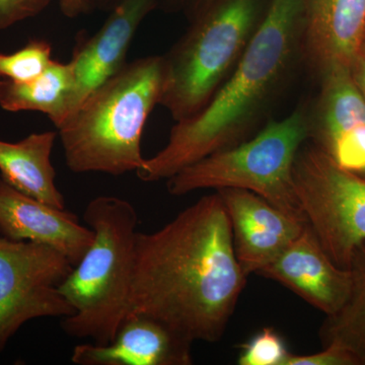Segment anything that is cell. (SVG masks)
<instances>
[{
    "label": "cell",
    "mask_w": 365,
    "mask_h": 365,
    "mask_svg": "<svg viewBox=\"0 0 365 365\" xmlns=\"http://www.w3.org/2000/svg\"><path fill=\"white\" fill-rule=\"evenodd\" d=\"M248 276L235 257L217 191L150 234L136 237L128 314H143L195 342L222 339Z\"/></svg>",
    "instance_id": "6da1fadb"
},
{
    "label": "cell",
    "mask_w": 365,
    "mask_h": 365,
    "mask_svg": "<svg viewBox=\"0 0 365 365\" xmlns=\"http://www.w3.org/2000/svg\"><path fill=\"white\" fill-rule=\"evenodd\" d=\"M304 6L306 0H269L232 74L203 110L177 122L165 148L136 170L139 180L170 179L201 158L250 138L302 56Z\"/></svg>",
    "instance_id": "7a4b0ae2"
},
{
    "label": "cell",
    "mask_w": 365,
    "mask_h": 365,
    "mask_svg": "<svg viewBox=\"0 0 365 365\" xmlns=\"http://www.w3.org/2000/svg\"><path fill=\"white\" fill-rule=\"evenodd\" d=\"M163 56L127 63L93 91L58 128L68 169L121 176L143 165L141 136L160 105Z\"/></svg>",
    "instance_id": "3957f363"
},
{
    "label": "cell",
    "mask_w": 365,
    "mask_h": 365,
    "mask_svg": "<svg viewBox=\"0 0 365 365\" xmlns=\"http://www.w3.org/2000/svg\"><path fill=\"white\" fill-rule=\"evenodd\" d=\"M83 220L95 237L60 285L73 309L61 328L72 338L106 345L129 314L138 215L125 199L98 196L86 206Z\"/></svg>",
    "instance_id": "277c9868"
},
{
    "label": "cell",
    "mask_w": 365,
    "mask_h": 365,
    "mask_svg": "<svg viewBox=\"0 0 365 365\" xmlns=\"http://www.w3.org/2000/svg\"><path fill=\"white\" fill-rule=\"evenodd\" d=\"M266 0H218L163 58L160 105L175 121L195 116L232 74L267 9Z\"/></svg>",
    "instance_id": "5b68a950"
},
{
    "label": "cell",
    "mask_w": 365,
    "mask_h": 365,
    "mask_svg": "<svg viewBox=\"0 0 365 365\" xmlns=\"http://www.w3.org/2000/svg\"><path fill=\"white\" fill-rule=\"evenodd\" d=\"M309 139V114L297 109L247 140L184 168L168 179V191L182 196L202 189L247 190L307 222L295 191L294 165Z\"/></svg>",
    "instance_id": "8992f818"
},
{
    "label": "cell",
    "mask_w": 365,
    "mask_h": 365,
    "mask_svg": "<svg viewBox=\"0 0 365 365\" xmlns=\"http://www.w3.org/2000/svg\"><path fill=\"white\" fill-rule=\"evenodd\" d=\"M294 181L307 225L334 263L348 269L365 242V177L307 141L295 158Z\"/></svg>",
    "instance_id": "52a82bcc"
},
{
    "label": "cell",
    "mask_w": 365,
    "mask_h": 365,
    "mask_svg": "<svg viewBox=\"0 0 365 365\" xmlns=\"http://www.w3.org/2000/svg\"><path fill=\"white\" fill-rule=\"evenodd\" d=\"M72 269L51 247L0 237V353L29 321L73 314L59 290Z\"/></svg>",
    "instance_id": "ba28073f"
},
{
    "label": "cell",
    "mask_w": 365,
    "mask_h": 365,
    "mask_svg": "<svg viewBox=\"0 0 365 365\" xmlns=\"http://www.w3.org/2000/svg\"><path fill=\"white\" fill-rule=\"evenodd\" d=\"M309 120V140L343 169L365 177V101L350 68L327 72Z\"/></svg>",
    "instance_id": "9c48e42d"
},
{
    "label": "cell",
    "mask_w": 365,
    "mask_h": 365,
    "mask_svg": "<svg viewBox=\"0 0 365 365\" xmlns=\"http://www.w3.org/2000/svg\"><path fill=\"white\" fill-rule=\"evenodd\" d=\"M222 196L235 257L247 276L259 274L302 234L307 222L287 215L253 192L216 190Z\"/></svg>",
    "instance_id": "30bf717a"
},
{
    "label": "cell",
    "mask_w": 365,
    "mask_h": 365,
    "mask_svg": "<svg viewBox=\"0 0 365 365\" xmlns=\"http://www.w3.org/2000/svg\"><path fill=\"white\" fill-rule=\"evenodd\" d=\"M258 275L277 281L326 317L343 307L352 283L349 269L334 263L307 223L302 234Z\"/></svg>",
    "instance_id": "8fae6325"
},
{
    "label": "cell",
    "mask_w": 365,
    "mask_h": 365,
    "mask_svg": "<svg viewBox=\"0 0 365 365\" xmlns=\"http://www.w3.org/2000/svg\"><path fill=\"white\" fill-rule=\"evenodd\" d=\"M0 237L51 247L76 266L95 234L74 213L26 196L0 177Z\"/></svg>",
    "instance_id": "7c38bea8"
},
{
    "label": "cell",
    "mask_w": 365,
    "mask_h": 365,
    "mask_svg": "<svg viewBox=\"0 0 365 365\" xmlns=\"http://www.w3.org/2000/svg\"><path fill=\"white\" fill-rule=\"evenodd\" d=\"M365 35V0H306L302 53L319 76L350 68Z\"/></svg>",
    "instance_id": "4fadbf2b"
},
{
    "label": "cell",
    "mask_w": 365,
    "mask_h": 365,
    "mask_svg": "<svg viewBox=\"0 0 365 365\" xmlns=\"http://www.w3.org/2000/svg\"><path fill=\"white\" fill-rule=\"evenodd\" d=\"M193 342L143 314H128L108 344H81L71 355L78 365H191Z\"/></svg>",
    "instance_id": "5bb4252c"
},
{
    "label": "cell",
    "mask_w": 365,
    "mask_h": 365,
    "mask_svg": "<svg viewBox=\"0 0 365 365\" xmlns=\"http://www.w3.org/2000/svg\"><path fill=\"white\" fill-rule=\"evenodd\" d=\"M158 2L120 0L102 28L79 43L71 60L76 73L73 112L93 91L126 66V55L132 40Z\"/></svg>",
    "instance_id": "9a60e30c"
},
{
    "label": "cell",
    "mask_w": 365,
    "mask_h": 365,
    "mask_svg": "<svg viewBox=\"0 0 365 365\" xmlns=\"http://www.w3.org/2000/svg\"><path fill=\"white\" fill-rule=\"evenodd\" d=\"M58 133H32L19 143L0 140V177L13 188L53 207L66 209L57 188L51 153Z\"/></svg>",
    "instance_id": "2e32d148"
},
{
    "label": "cell",
    "mask_w": 365,
    "mask_h": 365,
    "mask_svg": "<svg viewBox=\"0 0 365 365\" xmlns=\"http://www.w3.org/2000/svg\"><path fill=\"white\" fill-rule=\"evenodd\" d=\"M74 91L73 63L52 60L49 66L32 81H0V107L9 112L43 113L58 129L73 112Z\"/></svg>",
    "instance_id": "e0dca14e"
},
{
    "label": "cell",
    "mask_w": 365,
    "mask_h": 365,
    "mask_svg": "<svg viewBox=\"0 0 365 365\" xmlns=\"http://www.w3.org/2000/svg\"><path fill=\"white\" fill-rule=\"evenodd\" d=\"M351 288L337 313L327 316L319 329L323 347L338 346L365 365V242L353 252L349 264Z\"/></svg>",
    "instance_id": "ac0fdd59"
},
{
    "label": "cell",
    "mask_w": 365,
    "mask_h": 365,
    "mask_svg": "<svg viewBox=\"0 0 365 365\" xmlns=\"http://www.w3.org/2000/svg\"><path fill=\"white\" fill-rule=\"evenodd\" d=\"M51 54L50 43L38 39L11 54L0 53V78L16 83L32 81L51 63Z\"/></svg>",
    "instance_id": "d6986e66"
},
{
    "label": "cell",
    "mask_w": 365,
    "mask_h": 365,
    "mask_svg": "<svg viewBox=\"0 0 365 365\" xmlns=\"http://www.w3.org/2000/svg\"><path fill=\"white\" fill-rule=\"evenodd\" d=\"M288 351L284 340L272 328L262 329L242 346L240 365H284Z\"/></svg>",
    "instance_id": "ffe728a7"
},
{
    "label": "cell",
    "mask_w": 365,
    "mask_h": 365,
    "mask_svg": "<svg viewBox=\"0 0 365 365\" xmlns=\"http://www.w3.org/2000/svg\"><path fill=\"white\" fill-rule=\"evenodd\" d=\"M51 2L52 0H0V30L38 16Z\"/></svg>",
    "instance_id": "44dd1931"
},
{
    "label": "cell",
    "mask_w": 365,
    "mask_h": 365,
    "mask_svg": "<svg viewBox=\"0 0 365 365\" xmlns=\"http://www.w3.org/2000/svg\"><path fill=\"white\" fill-rule=\"evenodd\" d=\"M284 365H359V360L351 353L338 346H325L319 352L309 355H295L290 353Z\"/></svg>",
    "instance_id": "7402d4cb"
},
{
    "label": "cell",
    "mask_w": 365,
    "mask_h": 365,
    "mask_svg": "<svg viewBox=\"0 0 365 365\" xmlns=\"http://www.w3.org/2000/svg\"><path fill=\"white\" fill-rule=\"evenodd\" d=\"M62 14L67 18H78L91 9L90 0H58Z\"/></svg>",
    "instance_id": "603a6c76"
},
{
    "label": "cell",
    "mask_w": 365,
    "mask_h": 365,
    "mask_svg": "<svg viewBox=\"0 0 365 365\" xmlns=\"http://www.w3.org/2000/svg\"><path fill=\"white\" fill-rule=\"evenodd\" d=\"M353 81L365 101V58L361 55L355 58L350 67Z\"/></svg>",
    "instance_id": "cb8c5ba5"
},
{
    "label": "cell",
    "mask_w": 365,
    "mask_h": 365,
    "mask_svg": "<svg viewBox=\"0 0 365 365\" xmlns=\"http://www.w3.org/2000/svg\"><path fill=\"white\" fill-rule=\"evenodd\" d=\"M218 0H190L189 14L191 21L200 16L209 7L212 6Z\"/></svg>",
    "instance_id": "d4e9b609"
},
{
    "label": "cell",
    "mask_w": 365,
    "mask_h": 365,
    "mask_svg": "<svg viewBox=\"0 0 365 365\" xmlns=\"http://www.w3.org/2000/svg\"><path fill=\"white\" fill-rule=\"evenodd\" d=\"M120 0H90L91 6H116Z\"/></svg>",
    "instance_id": "484cf974"
},
{
    "label": "cell",
    "mask_w": 365,
    "mask_h": 365,
    "mask_svg": "<svg viewBox=\"0 0 365 365\" xmlns=\"http://www.w3.org/2000/svg\"><path fill=\"white\" fill-rule=\"evenodd\" d=\"M186 1L188 0H165V4L170 7H180L184 6Z\"/></svg>",
    "instance_id": "4316f807"
},
{
    "label": "cell",
    "mask_w": 365,
    "mask_h": 365,
    "mask_svg": "<svg viewBox=\"0 0 365 365\" xmlns=\"http://www.w3.org/2000/svg\"><path fill=\"white\" fill-rule=\"evenodd\" d=\"M359 54L361 55L362 57L365 58V35L364 38V41L361 43V47H360Z\"/></svg>",
    "instance_id": "83f0119b"
}]
</instances>
